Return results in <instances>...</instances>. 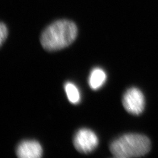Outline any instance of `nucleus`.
<instances>
[{
  "label": "nucleus",
  "mask_w": 158,
  "mask_h": 158,
  "mask_svg": "<svg viewBox=\"0 0 158 158\" xmlns=\"http://www.w3.org/2000/svg\"><path fill=\"white\" fill-rule=\"evenodd\" d=\"M77 33V27L73 21L57 20L44 31L40 41L46 51H59L71 45L76 40Z\"/></svg>",
  "instance_id": "f257e3e1"
},
{
  "label": "nucleus",
  "mask_w": 158,
  "mask_h": 158,
  "mask_svg": "<svg viewBox=\"0 0 158 158\" xmlns=\"http://www.w3.org/2000/svg\"><path fill=\"white\" fill-rule=\"evenodd\" d=\"M110 150L115 158L140 157L149 152L151 141L142 134H127L114 140L110 145Z\"/></svg>",
  "instance_id": "f03ea898"
},
{
  "label": "nucleus",
  "mask_w": 158,
  "mask_h": 158,
  "mask_svg": "<svg viewBox=\"0 0 158 158\" xmlns=\"http://www.w3.org/2000/svg\"><path fill=\"white\" fill-rule=\"evenodd\" d=\"M123 104L128 113L134 115H139L145 109V97L138 88L131 87L123 95Z\"/></svg>",
  "instance_id": "7ed1b4c3"
},
{
  "label": "nucleus",
  "mask_w": 158,
  "mask_h": 158,
  "mask_svg": "<svg viewBox=\"0 0 158 158\" xmlns=\"http://www.w3.org/2000/svg\"><path fill=\"white\" fill-rule=\"evenodd\" d=\"M98 138L91 130L81 128L76 133L73 138V145L79 152H92L98 145Z\"/></svg>",
  "instance_id": "20e7f679"
},
{
  "label": "nucleus",
  "mask_w": 158,
  "mask_h": 158,
  "mask_svg": "<svg viewBox=\"0 0 158 158\" xmlns=\"http://www.w3.org/2000/svg\"><path fill=\"white\" fill-rule=\"evenodd\" d=\"M43 149L40 143L35 140H25L17 148L16 154L19 158H40L42 157Z\"/></svg>",
  "instance_id": "39448f33"
},
{
  "label": "nucleus",
  "mask_w": 158,
  "mask_h": 158,
  "mask_svg": "<svg viewBox=\"0 0 158 158\" xmlns=\"http://www.w3.org/2000/svg\"><path fill=\"white\" fill-rule=\"evenodd\" d=\"M107 80V74L101 68L93 69L91 72L89 84L91 89L96 90L101 88Z\"/></svg>",
  "instance_id": "423d86ee"
},
{
  "label": "nucleus",
  "mask_w": 158,
  "mask_h": 158,
  "mask_svg": "<svg viewBox=\"0 0 158 158\" xmlns=\"http://www.w3.org/2000/svg\"><path fill=\"white\" fill-rule=\"evenodd\" d=\"M64 90L69 102L74 104L79 103L80 101V93L76 85L71 82H67L64 85Z\"/></svg>",
  "instance_id": "0eeeda50"
},
{
  "label": "nucleus",
  "mask_w": 158,
  "mask_h": 158,
  "mask_svg": "<svg viewBox=\"0 0 158 158\" xmlns=\"http://www.w3.org/2000/svg\"><path fill=\"white\" fill-rule=\"evenodd\" d=\"M8 29L4 23H1L0 25V45H2L8 36Z\"/></svg>",
  "instance_id": "6e6552de"
}]
</instances>
